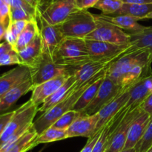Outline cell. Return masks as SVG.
Returning <instances> with one entry per match:
<instances>
[{
	"instance_id": "obj_32",
	"label": "cell",
	"mask_w": 152,
	"mask_h": 152,
	"mask_svg": "<svg viewBox=\"0 0 152 152\" xmlns=\"http://www.w3.org/2000/svg\"><path fill=\"white\" fill-rule=\"evenodd\" d=\"M37 19V16H34L30 12L24 10L22 8H10V22H15L18 20L32 21Z\"/></svg>"
},
{
	"instance_id": "obj_1",
	"label": "cell",
	"mask_w": 152,
	"mask_h": 152,
	"mask_svg": "<svg viewBox=\"0 0 152 152\" xmlns=\"http://www.w3.org/2000/svg\"><path fill=\"white\" fill-rule=\"evenodd\" d=\"M151 63L149 51L128 49L110 63L105 75L126 90L140 79L152 74Z\"/></svg>"
},
{
	"instance_id": "obj_25",
	"label": "cell",
	"mask_w": 152,
	"mask_h": 152,
	"mask_svg": "<svg viewBox=\"0 0 152 152\" xmlns=\"http://www.w3.org/2000/svg\"><path fill=\"white\" fill-rule=\"evenodd\" d=\"M152 12V4H126L123 3L122 7L116 13V15H126L133 16L139 19V20H143L145 16Z\"/></svg>"
},
{
	"instance_id": "obj_34",
	"label": "cell",
	"mask_w": 152,
	"mask_h": 152,
	"mask_svg": "<svg viewBox=\"0 0 152 152\" xmlns=\"http://www.w3.org/2000/svg\"><path fill=\"white\" fill-rule=\"evenodd\" d=\"M20 34L21 33L15 27V25L10 22L8 26H7V31H6L5 35H4V40L12 46L13 49H14L15 46H16L18 37Z\"/></svg>"
},
{
	"instance_id": "obj_4",
	"label": "cell",
	"mask_w": 152,
	"mask_h": 152,
	"mask_svg": "<svg viewBox=\"0 0 152 152\" xmlns=\"http://www.w3.org/2000/svg\"><path fill=\"white\" fill-rule=\"evenodd\" d=\"M38 108V106L29 99L14 110L13 116L0 137V148L12 137L22 136L32 126L34 118L39 112Z\"/></svg>"
},
{
	"instance_id": "obj_31",
	"label": "cell",
	"mask_w": 152,
	"mask_h": 152,
	"mask_svg": "<svg viewBox=\"0 0 152 152\" xmlns=\"http://www.w3.org/2000/svg\"><path fill=\"white\" fill-rule=\"evenodd\" d=\"M111 125H112V119H111L102 129L100 136L96 142L95 143L92 152H105L107 145H108V141H109Z\"/></svg>"
},
{
	"instance_id": "obj_22",
	"label": "cell",
	"mask_w": 152,
	"mask_h": 152,
	"mask_svg": "<svg viewBox=\"0 0 152 152\" xmlns=\"http://www.w3.org/2000/svg\"><path fill=\"white\" fill-rule=\"evenodd\" d=\"M96 17L107 21L116 26L119 27L124 31H128L129 34H134L142 31L145 26L138 23L139 19L133 16L126 15H105V14H95Z\"/></svg>"
},
{
	"instance_id": "obj_46",
	"label": "cell",
	"mask_w": 152,
	"mask_h": 152,
	"mask_svg": "<svg viewBox=\"0 0 152 152\" xmlns=\"http://www.w3.org/2000/svg\"><path fill=\"white\" fill-rule=\"evenodd\" d=\"M148 152H152V149H151V150H150Z\"/></svg>"
},
{
	"instance_id": "obj_9",
	"label": "cell",
	"mask_w": 152,
	"mask_h": 152,
	"mask_svg": "<svg viewBox=\"0 0 152 152\" xmlns=\"http://www.w3.org/2000/svg\"><path fill=\"white\" fill-rule=\"evenodd\" d=\"M124 91L120 85L105 75L96 96L91 102L81 111L83 116H91L96 114Z\"/></svg>"
},
{
	"instance_id": "obj_40",
	"label": "cell",
	"mask_w": 152,
	"mask_h": 152,
	"mask_svg": "<svg viewBox=\"0 0 152 152\" xmlns=\"http://www.w3.org/2000/svg\"><path fill=\"white\" fill-rule=\"evenodd\" d=\"M142 110L146 113L152 115V93L150 94L141 104Z\"/></svg>"
},
{
	"instance_id": "obj_37",
	"label": "cell",
	"mask_w": 152,
	"mask_h": 152,
	"mask_svg": "<svg viewBox=\"0 0 152 152\" xmlns=\"http://www.w3.org/2000/svg\"><path fill=\"white\" fill-rule=\"evenodd\" d=\"M77 9L80 10H88L94 7L99 0H74Z\"/></svg>"
},
{
	"instance_id": "obj_5",
	"label": "cell",
	"mask_w": 152,
	"mask_h": 152,
	"mask_svg": "<svg viewBox=\"0 0 152 152\" xmlns=\"http://www.w3.org/2000/svg\"><path fill=\"white\" fill-rule=\"evenodd\" d=\"M58 25L64 37L86 39L96 28V19L88 10L76 9Z\"/></svg>"
},
{
	"instance_id": "obj_16",
	"label": "cell",
	"mask_w": 152,
	"mask_h": 152,
	"mask_svg": "<svg viewBox=\"0 0 152 152\" xmlns=\"http://www.w3.org/2000/svg\"><path fill=\"white\" fill-rule=\"evenodd\" d=\"M98 120V113L91 116H82L67 130L68 138L83 137L88 139L93 137L96 134V128Z\"/></svg>"
},
{
	"instance_id": "obj_42",
	"label": "cell",
	"mask_w": 152,
	"mask_h": 152,
	"mask_svg": "<svg viewBox=\"0 0 152 152\" xmlns=\"http://www.w3.org/2000/svg\"><path fill=\"white\" fill-rule=\"evenodd\" d=\"M126 4H152V0H122Z\"/></svg>"
},
{
	"instance_id": "obj_14",
	"label": "cell",
	"mask_w": 152,
	"mask_h": 152,
	"mask_svg": "<svg viewBox=\"0 0 152 152\" xmlns=\"http://www.w3.org/2000/svg\"><path fill=\"white\" fill-rule=\"evenodd\" d=\"M30 77L31 70L24 65H17L16 67L0 75V98Z\"/></svg>"
},
{
	"instance_id": "obj_36",
	"label": "cell",
	"mask_w": 152,
	"mask_h": 152,
	"mask_svg": "<svg viewBox=\"0 0 152 152\" xmlns=\"http://www.w3.org/2000/svg\"><path fill=\"white\" fill-rule=\"evenodd\" d=\"M10 8H22L27 11L30 12L34 16H37V13L39 10L33 7L32 6L30 5L28 3L24 0H10Z\"/></svg>"
},
{
	"instance_id": "obj_38",
	"label": "cell",
	"mask_w": 152,
	"mask_h": 152,
	"mask_svg": "<svg viewBox=\"0 0 152 152\" xmlns=\"http://www.w3.org/2000/svg\"><path fill=\"white\" fill-rule=\"evenodd\" d=\"M13 113H14V110L10 112H5V113L0 114V137H1L4 130L5 129L7 123L13 116Z\"/></svg>"
},
{
	"instance_id": "obj_44",
	"label": "cell",
	"mask_w": 152,
	"mask_h": 152,
	"mask_svg": "<svg viewBox=\"0 0 152 152\" xmlns=\"http://www.w3.org/2000/svg\"><path fill=\"white\" fill-rule=\"evenodd\" d=\"M24 1H25L30 5H31L33 7L38 10L39 9L40 5H41V0H24Z\"/></svg>"
},
{
	"instance_id": "obj_12",
	"label": "cell",
	"mask_w": 152,
	"mask_h": 152,
	"mask_svg": "<svg viewBox=\"0 0 152 152\" xmlns=\"http://www.w3.org/2000/svg\"><path fill=\"white\" fill-rule=\"evenodd\" d=\"M114 61V60H113ZM113 61H92L90 60L83 65L75 67H69V73L74 75L77 80V86H80L87 80L99 74L106 69Z\"/></svg>"
},
{
	"instance_id": "obj_11",
	"label": "cell",
	"mask_w": 152,
	"mask_h": 152,
	"mask_svg": "<svg viewBox=\"0 0 152 152\" xmlns=\"http://www.w3.org/2000/svg\"><path fill=\"white\" fill-rule=\"evenodd\" d=\"M37 20L39 24V33L42 40L43 54L53 57L55 51L65 37L61 32L59 25L49 23L39 11L37 13Z\"/></svg>"
},
{
	"instance_id": "obj_6",
	"label": "cell",
	"mask_w": 152,
	"mask_h": 152,
	"mask_svg": "<svg viewBox=\"0 0 152 152\" xmlns=\"http://www.w3.org/2000/svg\"><path fill=\"white\" fill-rule=\"evenodd\" d=\"M96 27L94 31L86 37V40L106 42L117 45H129L131 35L119 27L96 17Z\"/></svg>"
},
{
	"instance_id": "obj_8",
	"label": "cell",
	"mask_w": 152,
	"mask_h": 152,
	"mask_svg": "<svg viewBox=\"0 0 152 152\" xmlns=\"http://www.w3.org/2000/svg\"><path fill=\"white\" fill-rule=\"evenodd\" d=\"M76 9L74 0H41L39 12L49 23L58 25Z\"/></svg>"
},
{
	"instance_id": "obj_7",
	"label": "cell",
	"mask_w": 152,
	"mask_h": 152,
	"mask_svg": "<svg viewBox=\"0 0 152 152\" xmlns=\"http://www.w3.org/2000/svg\"><path fill=\"white\" fill-rule=\"evenodd\" d=\"M30 70L34 87L58 75L64 74L71 75L68 66L58 64L55 62L53 57L45 54H42L37 65Z\"/></svg>"
},
{
	"instance_id": "obj_3",
	"label": "cell",
	"mask_w": 152,
	"mask_h": 152,
	"mask_svg": "<svg viewBox=\"0 0 152 152\" xmlns=\"http://www.w3.org/2000/svg\"><path fill=\"white\" fill-rule=\"evenodd\" d=\"M55 62L65 66L75 67L90 61L86 39L65 37L53 55Z\"/></svg>"
},
{
	"instance_id": "obj_18",
	"label": "cell",
	"mask_w": 152,
	"mask_h": 152,
	"mask_svg": "<svg viewBox=\"0 0 152 152\" xmlns=\"http://www.w3.org/2000/svg\"><path fill=\"white\" fill-rule=\"evenodd\" d=\"M149 113L143 110L131 124L124 149L134 148L145 134L148 124L151 119Z\"/></svg>"
},
{
	"instance_id": "obj_43",
	"label": "cell",
	"mask_w": 152,
	"mask_h": 152,
	"mask_svg": "<svg viewBox=\"0 0 152 152\" xmlns=\"http://www.w3.org/2000/svg\"><path fill=\"white\" fill-rule=\"evenodd\" d=\"M9 24L5 23V22H0V41L4 38V35H5L6 31H7V26Z\"/></svg>"
},
{
	"instance_id": "obj_10",
	"label": "cell",
	"mask_w": 152,
	"mask_h": 152,
	"mask_svg": "<svg viewBox=\"0 0 152 152\" xmlns=\"http://www.w3.org/2000/svg\"><path fill=\"white\" fill-rule=\"evenodd\" d=\"M86 40L89 58L92 61H113L129 48V45H117L96 40Z\"/></svg>"
},
{
	"instance_id": "obj_21",
	"label": "cell",
	"mask_w": 152,
	"mask_h": 152,
	"mask_svg": "<svg viewBox=\"0 0 152 152\" xmlns=\"http://www.w3.org/2000/svg\"><path fill=\"white\" fill-rule=\"evenodd\" d=\"M33 88L34 84L30 77L25 81L22 82L6 92L1 98H0V114L5 113L21 97L28 93L29 91H32Z\"/></svg>"
},
{
	"instance_id": "obj_20",
	"label": "cell",
	"mask_w": 152,
	"mask_h": 152,
	"mask_svg": "<svg viewBox=\"0 0 152 152\" xmlns=\"http://www.w3.org/2000/svg\"><path fill=\"white\" fill-rule=\"evenodd\" d=\"M77 86V80L75 77L74 75L69 76L66 81L39 107L38 111L44 113L50 110L56 104L68 97L76 89Z\"/></svg>"
},
{
	"instance_id": "obj_24",
	"label": "cell",
	"mask_w": 152,
	"mask_h": 152,
	"mask_svg": "<svg viewBox=\"0 0 152 152\" xmlns=\"http://www.w3.org/2000/svg\"><path fill=\"white\" fill-rule=\"evenodd\" d=\"M130 35L129 50L144 49L152 53V26H145L142 31Z\"/></svg>"
},
{
	"instance_id": "obj_30",
	"label": "cell",
	"mask_w": 152,
	"mask_h": 152,
	"mask_svg": "<svg viewBox=\"0 0 152 152\" xmlns=\"http://www.w3.org/2000/svg\"><path fill=\"white\" fill-rule=\"evenodd\" d=\"M123 4L122 0H99L94 7L101 10L102 14L112 15L120 10Z\"/></svg>"
},
{
	"instance_id": "obj_26",
	"label": "cell",
	"mask_w": 152,
	"mask_h": 152,
	"mask_svg": "<svg viewBox=\"0 0 152 152\" xmlns=\"http://www.w3.org/2000/svg\"><path fill=\"white\" fill-rule=\"evenodd\" d=\"M105 75L101 76L100 77H99L96 80H94L93 83H91L86 88V89L82 94V95L80 97V98L77 101V103L74 104L72 110L81 112L82 110H84L91 102L92 100L94 98L96 93L99 91V89L100 87L101 84H102V80H103L104 77H105Z\"/></svg>"
},
{
	"instance_id": "obj_29",
	"label": "cell",
	"mask_w": 152,
	"mask_h": 152,
	"mask_svg": "<svg viewBox=\"0 0 152 152\" xmlns=\"http://www.w3.org/2000/svg\"><path fill=\"white\" fill-rule=\"evenodd\" d=\"M82 116H83L82 112L71 110L62 116H61L53 123L52 127L60 130H68L69 127Z\"/></svg>"
},
{
	"instance_id": "obj_2",
	"label": "cell",
	"mask_w": 152,
	"mask_h": 152,
	"mask_svg": "<svg viewBox=\"0 0 152 152\" xmlns=\"http://www.w3.org/2000/svg\"><path fill=\"white\" fill-rule=\"evenodd\" d=\"M107 68L102 70V72H100L99 74L94 76L90 80L85 82L82 85L77 86L76 89L68 97H66L65 99L61 101L60 102L58 103L57 104H56L54 107L50 108V110L42 113L41 116H39V118H37L35 121H34L33 127H34V130L37 131V134H41L45 130L51 127L53 125V123L61 116L65 114V113H67L69 110H72L74 104L77 103V101H78V99L81 96L82 94L83 93V92L86 90V88L91 83H93L94 80H96V79L100 77L101 76L105 75Z\"/></svg>"
},
{
	"instance_id": "obj_19",
	"label": "cell",
	"mask_w": 152,
	"mask_h": 152,
	"mask_svg": "<svg viewBox=\"0 0 152 152\" xmlns=\"http://www.w3.org/2000/svg\"><path fill=\"white\" fill-rule=\"evenodd\" d=\"M129 91V99L125 107H129L135 104H141L152 93V74L140 79L134 83Z\"/></svg>"
},
{
	"instance_id": "obj_39",
	"label": "cell",
	"mask_w": 152,
	"mask_h": 152,
	"mask_svg": "<svg viewBox=\"0 0 152 152\" xmlns=\"http://www.w3.org/2000/svg\"><path fill=\"white\" fill-rule=\"evenodd\" d=\"M101 131H102V130L100 131H99L98 133H96V134H94L93 137L88 138L86 145L84 146V148L82 149L80 152H92V150H93L95 143L96 142L97 139H99V136H100Z\"/></svg>"
},
{
	"instance_id": "obj_35",
	"label": "cell",
	"mask_w": 152,
	"mask_h": 152,
	"mask_svg": "<svg viewBox=\"0 0 152 152\" xmlns=\"http://www.w3.org/2000/svg\"><path fill=\"white\" fill-rule=\"evenodd\" d=\"M10 0H0V22L10 23Z\"/></svg>"
},
{
	"instance_id": "obj_47",
	"label": "cell",
	"mask_w": 152,
	"mask_h": 152,
	"mask_svg": "<svg viewBox=\"0 0 152 152\" xmlns=\"http://www.w3.org/2000/svg\"><path fill=\"white\" fill-rule=\"evenodd\" d=\"M151 149H152V148H151ZM151 149H150V150H151ZM150 150H149V151H150Z\"/></svg>"
},
{
	"instance_id": "obj_13",
	"label": "cell",
	"mask_w": 152,
	"mask_h": 152,
	"mask_svg": "<svg viewBox=\"0 0 152 152\" xmlns=\"http://www.w3.org/2000/svg\"><path fill=\"white\" fill-rule=\"evenodd\" d=\"M69 76L71 75L67 74L61 75L38 86H34L32 89V94L30 100L34 104L39 107L50 95H51L66 81Z\"/></svg>"
},
{
	"instance_id": "obj_27",
	"label": "cell",
	"mask_w": 152,
	"mask_h": 152,
	"mask_svg": "<svg viewBox=\"0 0 152 152\" xmlns=\"http://www.w3.org/2000/svg\"><path fill=\"white\" fill-rule=\"evenodd\" d=\"M39 32V27L38 20L34 19V20L29 21L22 33L19 34L13 50L16 51V52H19V51L22 50L34 40Z\"/></svg>"
},
{
	"instance_id": "obj_15",
	"label": "cell",
	"mask_w": 152,
	"mask_h": 152,
	"mask_svg": "<svg viewBox=\"0 0 152 152\" xmlns=\"http://www.w3.org/2000/svg\"><path fill=\"white\" fill-rule=\"evenodd\" d=\"M129 96L130 95L128 89L120 94L117 98H114L113 101L108 103L106 106L98 112L99 120L96 125V133L100 131L105 126V125L126 106L129 99Z\"/></svg>"
},
{
	"instance_id": "obj_17",
	"label": "cell",
	"mask_w": 152,
	"mask_h": 152,
	"mask_svg": "<svg viewBox=\"0 0 152 152\" xmlns=\"http://www.w3.org/2000/svg\"><path fill=\"white\" fill-rule=\"evenodd\" d=\"M20 58L22 65L32 69L41 59L43 54L42 40L39 32L35 38L28 46L17 52Z\"/></svg>"
},
{
	"instance_id": "obj_33",
	"label": "cell",
	"mask_w": 152,
	"mask_h": 152,
	"mask_svg": "<svg viewBox=\"0 0 152 152\" xmlns=\"http://www.w3.org/2000/svg\"><path fill=\"white\" fill-rule=\"evenodd\" d=\"M17 64V65H22L20 58L17 52L13 49L8 51L6 52L4 55L0 58V66H9Z\"/></svg>"
},
{
	"instance_id": "obj_45",
	"label": "cell",
	"mask_w": 152,
	"mask_h": 152,
	"mask_svg": "<svg viewBox=\"0 0 152 152\" xmlns=\"http://www.w3.org/2000/svg\"><path fill=\"white\" fill-rule=\"evenodd\" d=\"M152 19V12H151L150 13H148V14L145 16L144 19Z\"/></svg>"
},
{
	"instance_id": "obj_28",
	"label": "cell",
	"mask_w": 152,
	"mask_h": 152,
	"mask_svg": "<svg viewBox=\"0 0 152 152\" xmlns=\"http://www.w3.org/2000/svg\"><path fill=\"white\" fill-rule=\"evenodd\" d=\"M65 139H68L67 130H60L51 126L45 130L41 134H38L36 142L38 145L42 143L52 142L59 141Z\"/></svg>"
},
{
	"instance_id": "obj_41",
	"label": "cell",
	"mask_w": 152,
	"mask_h": 152,
	"mask_svg": "<svg viewBox=\"0 0 152 152\" xmlns=\"http://www.w3.org/2000/svg\"><path fill=\"white\" fill-rule=\"evenodd\" d=\"M13 49L12 46L9 44L7 42L4 41L3 43H0V58H1L2 55H4L6 52H7L8 51Z\"/></svg>"
},
{
	"instance_id": "obj_23",
	"label": "cell",
	"mask_w": 152,
	"mask_h": 152,
	"mask_svg": "<svg viewBox=\"0 0 152 152\" xmlns=\"http://www.w3.org/2000/svg\"><path fill=\"white\" fill-rule=\"evenodd\" d=\"M38 136L32 126L19 137L16 142L10 145L4 152H26L37 146L36 139Z\"/></svg>"
}]
</instances>
